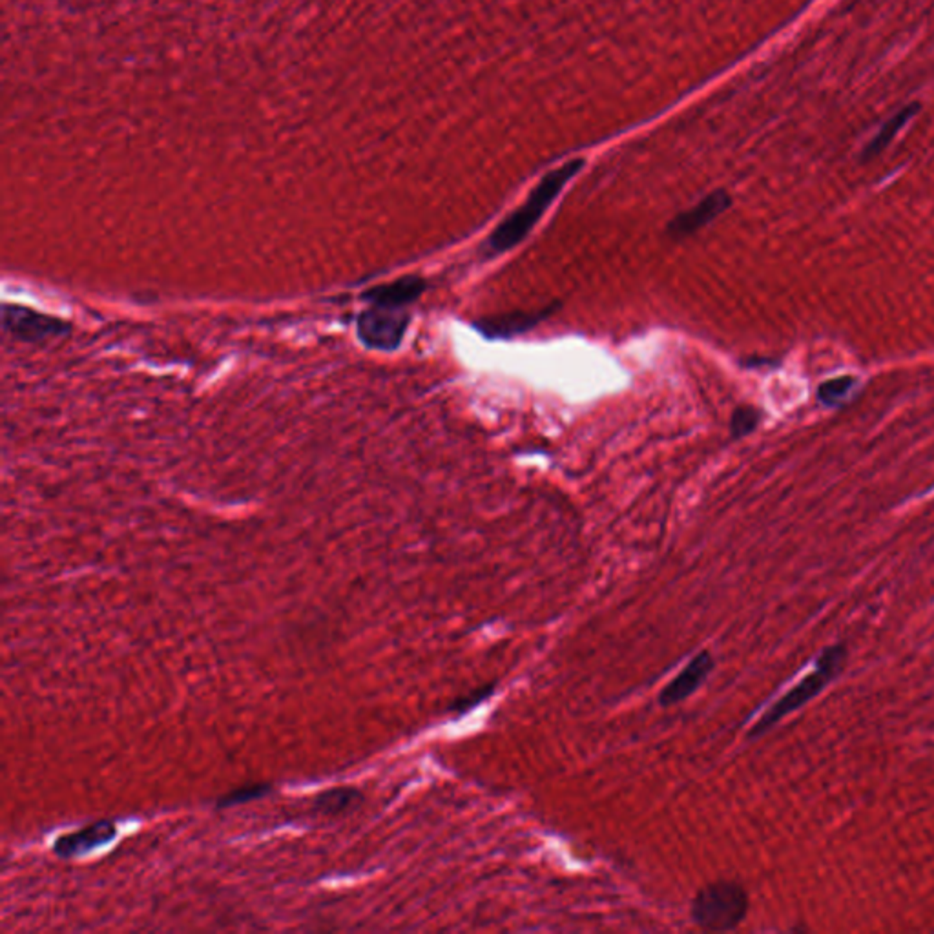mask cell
Here are the masks:
<instances>
[{"label": "cell", "instance_id": "cell-10", "mask_svg": "<svg viewBox=\"0 0 934 934\" xmlns=\"http://www.w3.org/2000/svg\"><path fill=\"white\" fill-rule=\"evenodd\" d=\"M424 291H425L424 279H420L416 276H409V277L398 279V282H395V284L372 289L370 293H367V298H369V302L380 305V307L402 309V307L413 304L415 300H418L424 294Z\"/></svg>", "mask_w": 934, "mask_h": 934}, {"label": "cell", "instance_id": "cell-11", "mask_svg": "<svg viewBox=\"0 0 934 934\" xmlns=\"http://www.w3.org/2000/svg\"><path fill=\"white\" fill-rule=\"evenodd\" d=\"M361 803V794L356 789L350 787H340L331 789L323 794H320L314 801V808L322 812L323 816H338L345 814L349 810L358 808Z\"/></svg>", "mask_w": 934, "mask_h": 934}, {"label": "cell", "instance_id": "cell-5", "mask_svg": "<svg viewBox=\"0 0 934 934\" xmlns=\"http://www.w3.org/2000/svg\"><path fill=\"white\" fill-rule=\"evenodd\" d=\"M715 668V661L710 649H701L697 656H694L686 667L661 690L659 694V705L668 708L676 706L683 701H686L690 696H694L703 683L710 677V674Z\"/></svg>", "mask_w": 934, "mask_h": 934}, {"label": "cell", "instance_id": "cell-6", "mask_svg": "<svg viewBox=\"0 0 934 934\" xmlns=\"http://www.w3.org/2000/svg\"><path fill=\"white\" fill-rule=\"evenodd\" d=\"M730 205H732V198L724 191H715V192L708 194L705 200H701L696 207L685 210L683 214H677L668 223L667 234L672 239L688 238V236L699 232L703 227L710 225L723 212H726Z\"/></svg>", "mask_w": 934, "mask_h": 934}, {"label": "cell", "instance_id": "cell-2", "mask_svg": "<svg viewBox=\"0 0 934 934\" xmlns=\"http://www.w3.org/2000/svg\"><path fill=\"white\" fill-rule=\"evenodd\" d=\"M845 661H847V648L844 644L825 648L821 651V656H819L812 674L805 676L792 690H789L785 696H781L751 728L749 737H760V735L767 733L772 726H776L789 714L796 712L798 708L805 706L810 699L819 696L827 688L828 683H832L839 674H842Z\"/></svg>", "mask_w": 934, "mask_h": 934}, {"label": "cell", "instance_id": "cell-12", "mask_svg": "<svg viewBox=\"0 0 934 934\" xmlns=\"http://www.w3.org/2000/svg\"><path fill=\"white\" fill-rule=\"evenodd\" d=\"M918 110H920V105L912 103V105L905 107L903 110H900L894 117H891V121L885 123V126L880 130V134L865 148L864 159H871V157L882 154L891 145V141L898 135V132L918 114Z\"/></svg>", "mask_w": 934, "mask_h": 934}, {"label": "cell", "instance_id": "cell-14", "mask_svg": "<svg viewBox=\"0 0 934 934\" xmlns=\"http://www.w3.org/2000/svg\"><path fill=\"white\" fill-rule=\"evenodd\" d=\"M855 386H856V380L853 377H839V378L828 380L819 388L817 398L823 404H837L839 400H844L855 389Z\"/></svg>", "mask_w": 934, "mask_h": 934}, {"label": "cell", "instance_id": "cell-8", "mask_svg": "<svg viewBox=\"0 0 934 934\" xmlns=\"http://www.w3.org/2000/svg\"><path fill=\"white\" fill-rule=\"evenodd\" d=\"M5 327L17 338L28 341H41L53 336H59L62 331V323L59 320L37 314L21 307H6L5 309Z\"/></svg>", "mask_w": 934, "mask_h": 934}, {"label": "cell", "instance_id": "cell-13", "mask_svg": "<svg viewBox=\"0 0 934 934\" xmlns=\"http://www.w3.org/2000/svg\"><path fill=\"white\" fill-rule=\"evenodd\" d=\"M497 690V685L495 683H488V685H482V686H475L473 690L467 692L465 696L458 697L453 701L451 705V712L456 714V715H463L467 712H472L473 708H477L479 705H482L484 701H488Z\"/></svg>", "mask_w": 934, "mask_h": 934}, {"label": "cell", "instance_id": "cell-16", "mask_svg": "<svg viewBox=\"0 0 934 934\" xmlns=\"http://www.w3.org/2000/svg\"><path fill=\"white\" fill-rule=\"evenodd\" d=\"M270 790V785H263V783H252V785H245V787H239V789H234L232 792H229L227 796H223L219 799V807H234V805H243V803H248V801H254L261 796H265L266 792Z\"/></svg>", "mask_w": 934, "mask_h": 934}, {"label": "cell", "instance_id": "cell-9", "mask_svg": "<svg viewBox=\"0 0 934 934\" xmlns=\"http://www.w3.org/2000/svg\"><path fill=\"white\" fill-rule=\"evenodd\" d=\"M116 836V827L112 821H96L86 825L75 832L61 836L55 842V855L61 858H71L84 855L91 849L107 845Z\"/></svg>", "mask_w": 934, "mask_h": 934}, {"label": "cell", "instance_id": "cell-4", "mask_svg": "<svg viewBox=\"0 0 934 934\" xmlns=\"http://www.w3.org/2000/svg\"><path fill=\"white\" fill-rule=\"evenodd\" d=\"M409 316L402 309L375 305L360 316L358 334L361 341L372 349L395 350L409 327Z\"/></svg>", "mask_w": 934, "mask_h": 934}, {"label": "cell", "instance_id": "cell-3", "mask_svg": "<svg viewBox=\"0 0 934 934\" xmlns=\"http://www.w3.org/2000/svg\"><path fill=\"white\" fill-rule=\"evenodd\" d=\"M749 907V892L741 883L715 880L697 889L690 903V918L703 930L724 932L744 921Z\"/></svg>", "mask_w": 934, "mask_h": 934}, {"label": "cell", "instance_id": "cell-15", "mask_svg": "<svg viewBox=\"0 0 934 934\" xmlns=\"http://www.w3.org/2000/svg\"><path fill=\"white\" fill-rule=\"evenodd\" d=\"M758 424H760V413L754 407L743 406L733 411V416L730 422V431L735 438H741L744 434H751L758 427Z\"/></svg>", "mask_w": 934, "mask_h": 934}, {"label": "cell", "instance_id": "cell-1", "mask_svg": "<svg viewBox=\"0 0 934 934\" xmlns=\"http://www.w3.org/2000/svg\"><path fill=\"white\" fill-rule=\"evenodd\" d=\"M584 161L574 159L566 164L551 170L547 175L540 179V182L535 186L531 196L526 200L522 207H518L513 214H509L499 227L493 230V234L488 238V248L491 254H502L517 247L526 239V236L533 230V227L540 221L544 212L551 207V203L556 200L560 191L583 170Z\"/></svg>", "mask_w": 934, "mask_h": 934}, {"label": "cell", "instance_id": "cell-7", "mask_svg": "<svg viewBox=\"0 0 934 934\" xmlns=\"http://www.w3.org/2000/svg\"><path fill=\"white\" fill-rule=\"evenodd\" d=\"M556 307H558V304H553L540 311H528V313L518 311V313H511V314L484 318V320L475 322L473 327L490 340H508L517 334H524V332L531 331L533 327L542 323L546 318H549Z\"/></svg>", "mask_w": 934, "mask_h": 934}]
</instances>
